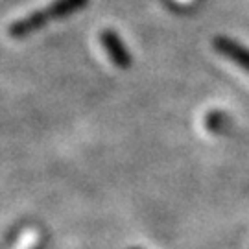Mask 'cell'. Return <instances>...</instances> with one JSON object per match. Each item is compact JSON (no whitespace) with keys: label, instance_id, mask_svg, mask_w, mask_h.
Segmentation results:
<instances>
[{"label":"cell","instance_id":"cell-3","mask_svg":"<svg viewBox=\"0 0 249 249\" xmlns=\"http://www.w3.org/2000/svg\"><path fill=\"white\" fill-rule=\"evenodd\" d=\"M214 46L223 53V55H227L229 59H232L234 63H238L242 69H246L249 72V52L248 50H244L242 46H238L236 43H232V41H225V39H218V41H214Z\"/></svg>","mask_w":249,"mask_h":249},{"label":"cell","instance_id":"cell-5","mask_svg":"<svg viewBox=\"0 0 249 249\" xmlns=\"http://www.w3.org/2000/svg\"><path fill=\"white\" fill-rule=\"evenodd\" d=\"M39 242V231L36 229H28L22 232V236L18 238V242L13 246V249H34Z\"/></svg>","mask_w":249,"mask_h":249},{"label":"cell","instance_id":"cell-6","mask_svg":"<svg viewBox=\"0 0 249 249\" xmlns=\"http://www.w3.org/2000/svg\"><path fill=\"white\" fill-rule=\"evenodd\" d=\"M131 249H142V248H131Z\"/></svg>","mask_w":249,"mask_h":249},{"label":"cell","instance_id":"cell-1","mask_svg":"<svg viewBox=\"0 0 249 249\" xmlns=\"http://www.w3.org/2000/svg\"><path fill=\"white\" fill-rule=\"evenodd\" d=\"M81 4H85V0H55L52 4H48L46 8L39 9V11H34L32 15L20 18L15 24H11L9 34L13 37L28 36V34H32L34 30L41 28L45 22H48V20L69 15L71 11L80 8Z\"/></svg>","mask_w":249,"mask_h":249},{"label":"cell","instance_id":"cell-2","mask_svg":"<svg viewBox=\"0 0 249 249\" xmlns=\"http://www.w3.org/2000/svg\"><path fill=\"white\" fill-rule=\"evenodd\" d=\"M102 43H104V48H106L107 53H109L111 61L115 63L116 67H120V69H127V67L131 65L129 53H127V50H125L124 45L120 43V39H118L115 34L106 32V34L102 36Z\"/></svg>","mask_w":249,"mask_h":249},{"label":"cell","instance_id":"cell-4","mask_svg":"<svg viewBox=\"0 0 249 249\" xmlns=\"http://www.w3.org/2000/svg\"><path fill=\"white\" fill-rule=\"evenodd\" d=\"M205 125L211 133H223V129L227 127V116L220 111H213L205 118Z\"/></svg>","mask_w":249,"mask_h":249}]
</instances>
